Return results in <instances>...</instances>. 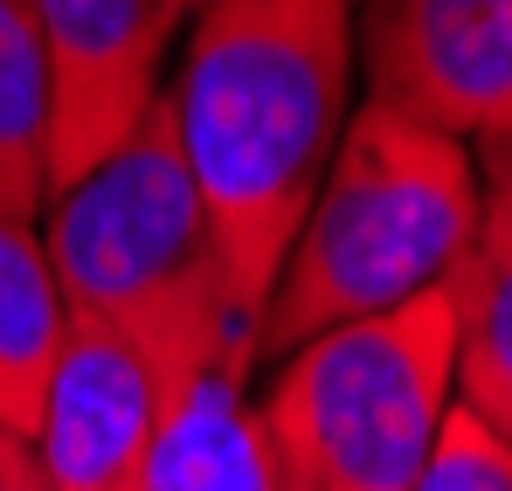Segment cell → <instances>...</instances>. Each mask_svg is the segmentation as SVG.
<instances>
[{
  "label": "cell",
  "instance_id": "obj_1",
  "mask_svg": "<svg viewBox=\"0 0 512 491\" xmlns=\"http://www.w3.org/2000/svg\"><path fill=\"white\" fill-rule=\"evenodd\" d=\"M353 56V0H208L187 28L167 111L243 319H263L333 166Z\"/></svg>",
  "mask_w": 512,
  "mask_h": 491
},
{
  "label": "cell",
  "instance_id": "obj_2",
  "mask_svg": "<svg viewBox=\"0 0 512 491\" xmlns=\"http://www.w3.org/2000/svg\"><path fill=\"white\" fill-rule=\"evenodd\" d=\"M478 215L485 180L471 146L360 97L256 319V360H284L319 332L443 291L478 236Z\"/></svg>",
  "mask_w": 512,
  "mask_h": 491
},
{
  "label": "cell",
  "instance_id": "obj_3",
  "mask_svg": "<svg viewBox=\"0 0 512 491\" xmlns=\"http://www.w3.org/2000/svg\"><path fill=\"white\" fill-rule=\"evenodd\" d=\"M42 215L70 319L132 332L160 367H194L229 339H256V319H243L229 298L208 208L173 139L167 90L139 132L84 180L49 194Z\"/></svg>",
  "mask_w": 512,
  "mask_h": 491
},
{
  "label": "cell",
  "instance_id": "obj_4",
  "mask_svg": "<svg viewBox=\"0 0 512 491\" xmlns=\"http://www.w3.org/2000/svg\"><path fill=\"white\" fill-rule=\"evenodd\" d=\"M450 409L457 326L443 291L291 346L256 395L263 443L298 491H416Z\"/></svg>",
  "mask_w": 512,
  "mask_h": 491
},
{
  "label": "cell",
  "instance_id": "obj_5",
  "mask_svg": "<svg viewBox=\"0 0 512 491\" xmlns=\"http://www.w3.org/2000/svg\"><path fill=\"white\" fill-rule=\"evenodd\" d=\"M360 97L478 146L512 132V0H367Z\"/></svg>",
  "mask_w": 512,
  "mask_h": 491
},
{
  "label": "cell",
  "instance_id": "obj_6",
  "mask_svg": "<svg viewBox=\"0 0 512 491\" xmlns=\"http://www.w3.org/2000/svg\"><path fill=\"white\" fill-rule=\"evenodd\" d=\"M35 21L49 56V194H63L160 104V63L180 21L167 0H35Z\"/></svg>",
  "mask_w": 512,
  "mask_h": 491
},
{
  "label": "cell",
  "instance_id": "obj_7",
  "mask_svg": "<svg viewBox=\"0 0 512 491\" xmlns=\"http://www.w3.org/2000/svg\"><path fill=\"white\" fill-rule=\"evenodd\" d=\"M180 374L187 367H160L132 332L77 319L63 339L42 422L28 436V457L49 478V491H146Z\"/></svg>",
  "mask_w": 512,
  "mask_h": 491
},
{
  "label": "cell",
  "instance_id": "obj_8",
  "mask_svg": "<svg viewBox=\"0 0 512 491\" xmlns=\"http://www.w3.org/2000/svg\"><path fill=\"white\" fill-rule=\"evenodd\" d=\"M250 374L256 339H236L173 381L146 491H284V471H277L263 422H256Z\"/></svg>",
  "mask_w": 512,
  "mask_h": 491
},
{
  "label": "cell",
  "instance_id": "obj_9",
  "mask_svg": "<svg viewBox=\"0 0 512 491\" xmlns=\"http://www.w3.org/2000/svg\"><path fill=\"white\" fill-rule=\"evenodd\" d=\"M485 180V215L443 284L457 326V409H471L492 436L512 443V173Z\"/></svg>",
  "mask_w": 512,
  "mask_h": 491
},
{
  "label": "cell",
  "instance_id": "obj_10",
  "mask_svg": "<svg viewBox=\"0 0 512 491\" xmlns=\"http://www.w3.org/2000/svg\"><path fill=\"white\" fill-rule=\"evenodd\" d=\"M70 326L77 319L42 243V215L0 208V436H35Z\"/></svg>",
  "mask_w": 512,
  "mask_h": 491
},
{
  "label": "cell",
  "instance_id": "obj_11",
  "mask_svg": "<svg viewBox=\"0 0 512 491\" xmlns=\"http://www.w3.org/2000/svg\"><path fill=\"white\" fill-rule=\"evenodd\" d=\"M0 208H49V56L35 0H0Z\"/></svg>",
  "mask_w": 512,
  "mask_h": 491
},
{
  "label": "cell",
  "instance_id": "obj_12",
  "mask_svg": "<svg viewBox=\"0 0 512 491\" xmlns=\"http://www.w3.org/2000/svg\"><path fill=\"white\" fill-rule=\"evenodd\" d=\"M416 491H512V443L492 436L471 409H450Z\"/></svg>",
  "mask_w": 512,
  "mask_h": 491
},
{
  "label": "cell",
  "instance_id": "obj_13",
  "mask_svg": "<svg viewBox=\"0 0 512 491\" xmlns=\"http://www.w3.org/2000/svg\"><path fill=\"white\" fill-rule=\"evenodd\" d=\"M471 160H478V173H512V132L478 139V146H471Z\"/></svg>",
  "mask_w": 512,
  "mask_h": 491
},
{
  "label": "cell",
  "instance_id": "obj_14",
  "mask_svg": "<svg viewBox=\"0 0 512 491\" xmlns=\"http://www.w3.org/2000/svg\"><path fill=\"white\" fill-rule=\"evenodd\" d=\"M0 491H21V443L0 436Z\"/></svg>",
  "mask_w": 512,
  "mask_h": 491
},
{
  "label": "cell",
  "instance_id": "obj_15",
  "mask_svg": "<svg viewBox=\"0 0 512 491\" xmlns=\"http://www.w3.org/2000/svg\"><path fill=\"white\" fill-rule=\"evenodd\" d=\"M21 491H49V478H42L35 457H28V443H21Z\"/></svg>",
  "mask_w": 512,
  "mask_h": 491
},
{
  "label": "cell",
  "instance_id": "obj_16",
  "mask_svg": "<svg viewBox=\"0 0 512 491\" xmlns=\"http://www.w3.org/2000/svg\"><path fill=\"white\" fill-rule=\"evenodd\" d=\"M201 7H208V0H167V14H173V21H194Z\"/></svg>",
  "mask_w": 512,
  "mask_h": 491
},
{
  "label": "cell",
  "instance_id": "obj_17",
  "mask_svg": "<svg viewBox=\"0 0 512 491\" xmlns=\"http://www.w3.org/2000/svg\"><path fill=\"white\" fill-rule=\"evenodd\" d=\"M284 491H298V485H284Z\"/></svg>",
  "mask_w": 512,
  "mask_h": 491
},
{
  "label": "cell",
  "instance_id": "obj_18",
  "mask_svg": "<svg viewBox=\"0 0 512 491\" xmlns=\"http://www.w3.org/2000/svg\"><path fill=\"white\" fill-rule=\"evenodd\" d=\"M353 7H360V0H353Z\"/></svg>",
  "mask_w": 512,
  "mask_h": 491
}]
</instances>
